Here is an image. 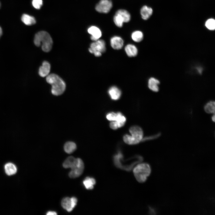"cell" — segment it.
<instances>
[{"label":"cell","instance_id":"33","mask_svg":"<svg viewBox=\"0 0 215 215\" xmlns=\"http://www.w3.org/2000/svg\"><path fill=\"white\" fill-rule=\"evenodd\" d=\"M2 30L1 28L0 27V38L1 36L2 35Z\"/></svg>","mask_w":215,"mask_h":215},{"label":"cell","instance_id":"6","mask_svg":"<svg viewBox=\"0 0 215 215\" xmlns=\"http://www.w3.org/2000/svg\"><path fill=\"white\" fill-rule=\"evenodd\" d=\"M112 6V2L110 0H100L96 5L95 9L99 13H107L110 12Z\"/></svg>","mask_w":215,"mask_h":215},{"label":"cell","instance_id":"7","mask_svg":"<svg viewBox=\"0 0 215 215\" xmlns=\"http://www.w3.org/2000/svg\"><path fill=\"white\" fill-rule=\"evenodd\" d=\"M77 202V198L73 197L71 198L66 197L63 198L61 202L63 208L68 212L71 211L76 205Z\"/></svg>","mask_w":215,"mask_h":215},{"label":"cell","instance_id":"5","mask_svg":"<svg viewBox=\"0 0 215 215\" xmlns=\"http://www.w3.org/2000/svg\"><path fill=\"white\" fill-rule=\"evenodd\" d=\"M90 52L94 54L95 56L99 57L102 55V53L106 51L105 43L102 39H98L92 43L89 48Z\"/></svg>","mask_w":215,"mask_h":215},{"label":"cell","instance_id":"30","mask_svg":"<svg viewBox=\"0 0 215 215\" xmlns=\"http://www.w3.org/2000/svg\"><path fill=\"white\" fill-rule=\"evenodd\" d=\"M110 127L113 130H116L119 128L118 125L116 121H112L110 123Z\"/></svg>","mask_w":215,"mask_h":215},{"label":"cell","instance_id":"14","mask_svg":"<svg viewBox=\"0 0 215 215\" xmlns=\"http://www.w3.org/2000/svg\"><path fill=\"white\" fill-rule=\"evenodd\" d=\"M108 92L111 99L115 100L119 99L121 95V90L115 86L111 87L109 89Z\"/></svg>","mask_w":215,"mask_h":215},{"label":"cell","instance_id":"1","mask_svg":"<svg viewBox=\"0 0 215 215\" xmlns=\"http://www.w3.org/2000/svg\"><path fill=\"white\" fill-rule=\"evenodd\" d=\"M47 82L52 86L51 92L54 96L62 95L66 89V84L64 81L57 75L54 73L49 74L46 76Z\"/></svg>","mask_w":215,"mask_h":215},{"label":"cell","instance_id":"34","mask_svg":"<svg viewBox=\"0 0 215 215\" xmlns=\"http://www.w3.org/2000/svg\"><path fill=\"white\" fill-rule=\"evenodd\" d=\"M0 6H1V4H0Z\"/></svg>","mask_w":215,"mask_h":215},{"label":"cell","instance_id":"9","mask_svg":"<svg viewBox=\"0 0 215 215\" xmlns=\"http://www.w3.org/2000/svg\"><path fill=\"white\" fill-rule=\"evenodd\" d=\"M87 31L91 35L90 39L94 41L98 40L102 36V32L100 30L95 26H92L89 27Z\"/></svg>","mask_w":215,"mask_h":215},{"label":"cell","instance_id":"10","mask_svg":"<svg viewBox=\"0 0 215 215\" xmlns=\"http://www.w3.org/2000/svg\"><path fill=\"white\" fill-rule=\"evenodd\" d=\"M110 43L111 47L115 50L121 49L123 46L124 41L119 36H115L111 38Z\"/></svg>","mask_w":215,"mask_h":215},{"label":"cell","instance_id":"12","mask_svg":"<svg viewBox=\"0 0 215 215\" xmlns=\"http://www.w3.org/2000/svg\"><path fill=\"white\" fill-rule=\"evenodd\" d=\"M79 159V158H76L73 156H69L64 162L63 166L64 168L72 169L77 164Z\"/></svg>","mask_w":215,"mask_h":215},{"label":"cell","instance_id":"18","mask_svg":"<svg viewBox=\"0 0 215 215\" xmlns=\"http://www.w3.org/2000/svg\"><path fill=\"white\" fill-rule=\"evenodd\" d=\"M5 171L6 174L11 176L15 174L17 171L16 166L12 163H8L4 166Z\"/></svg>","mask_w":215,"mask_h":215},{"label":"cell","instance_id":"2","mask_svg":"<svg viewBox=\"0 0 215 215\" xmlns=\"http://www.w3.org/2000/svg\"><path fill=\"white\" fill-rule=\"evenodd\" d=\"M34 43L37 47L42 46V50L45 52H49L51 49L53 41L50 35L47 32L41 31L36 34Z\"/></svg>","mask_w":215,"mask_h":215},{"label":"cell","instance_id":"11","mask_svg":"<svg viewBox=\"0 0 215 215\" xmlns=\"http://www.w3.org/2000/svg\"><path fill=\"white\" fill-rule=\"evenodd\" d=\"M50 69V63L47 61H44L42 63V65L39 69V74L42 77L47 76L49 74Z\"/></svg>","mask_w":215,"mask_h":215},{"label":"cell","instance_id":"29","mask_svg":"<svg viewBox=\"0 0 215 215\" xmlns=\"http://www.w3.org/2000/svg\"><path fill=\"white\" fill-rule=\"evenodd\" d=\"M33 6L36 9H39L42 4V0H33Z\"/></svg>","mask_w":215,"mask_h":215},{"label":"cell","instance_id":"31","mask_svg":"<svg viewBox=\"0 0 215 215\" xmlns=\"http://www.w3.org/2000/svg\"><path fill=\"white\" fill-rule=\"evenodd\" d=\"M57 214L56 212L53 211H49L46 214L47 215H56Z\"/></svg>","mask_w":215,"mask_h":215},{"label":"cell","instance_id":"8","mask_svg":"<svg viewBox=\"0 0 215 215\" xmlns=\"http://www.w3.org/2000/svg\"><path fill=\"white\" fill-rule=\"evenodd\" d=\"M84 165L83 161L79 158L78 163L74 167L71 169L69 173V177L72 178L78 177L81 176L83 173Z\"/></svg>","mask_w":215,"mask_h":215},{"label":"cell","instance_id":"13","mask_svg":"<svg viewBox=\"0 0 215 215\" xmlns=\"http://www.w3.org/2000/svg\"><path fill=\"white\" fill-rule=\"evenodd\" d=\"M152 9L146 5L142 7L140 10V13L142 18L144 20L148 19L153 13Z\"/></svg>","mask_w":215,"mask_h":215},{"label":"cell","instance_id":"27","mask_svg":"<svg viewBox=\"0 0 215 215\" xmlns=\"http://www.w3.org/2000/svg\"><path fill=\"white\" fill-rule=\"evenodd\" d=\"M117 116V113L114 112H109L107 114L106 117L110 121H116Z\"/></svg>","mask_w":215,"mask_h":215},{"label":"cell","instance_id":"15","mask_svg":"<svg viewBox=\"0 0 215 215\" xmlns=\"http://www.w3.org/2000/svg\"><path fill=\"white\" fill-rule=\"evenodd\" d=\"M125 51L127 55L130 57L135 56L137 55L138 50L136 47L134 45L129 44L125 47Z\"/></svg>","mask_w":215,"mask_h":215},{"label":"cell","instance_id":"23","mask_svg":"<svg viewBox=\"0 0 215 215\" xmlns=\"http://www.w3.org/2000/svg\"><path fill=\"white\" fill-rule=\"evenodd\" d=\"M113 21L116 26L119 27H122L124 20L120 14L116 13L113 17Z\"/></svg>","mask_w":215,"mask_h":215},{"label":"cell","instance_id":"3","mask_svg":"<svg viewBox=\"0 0 215 215\" xmlns=\"http://www.w3.org/2000/svg\"><path fill=\"white\" fill-rule=\"evenodd\" d=\"M130 136L125 134L123 137L124 142L129 145L139 143L143 138V133L142 129L139 126L134 125L131 127L129 129Z\"/></svg>","mask_w":215,"mask_h":215},{"label":"cell","instance_id":"24","mask_svg":"<svg viewBox=\"0 0 215 215\" xmlns=\"http://www.w3.org/2000/svg\"><path fill=\"white\" fill-rule=\"evenodd\" d=\"M131 38L133 40L136 42H139L143 39V34L141 31L136 30L133 32L131 34Z\"/></svg>","mask_w":215,"mask_h":215},{"label":"cell","instance_id":"32","mask_svg":"<svg viewBox=\"0 0 215 215\" xmlns=\"http://www.w3.org/2000/svg\"><path fill=\"white\" fill-rule=\"evenodd\" d=\"M211 119L212 121L214 122H215V116L214 113L213 115L211 117Z\"/></svg>","mask_w":215,"mask_h":215},{"label":"cell","instance_id":"19","mask_svg":"<svg viewBox=\"0 0 215 215\" xmlns=\"http://www.w3.org/2000/svg\"><path fill=\"white\" fill-rule=\"evenodd\" d=\"M204 109L205 112L208 113H214L215 111V102L211 101L207 103L204 106Z\"/></svg>","mask_w":215,"mask_h":215},{"label":"cell","instance_id":"17","mask_svg":"<svg viewBox=\"0 0 215 215\" xmlns=\"http://www.w3.org/2000/svg\"><path fill=\"white\" fill-rule=\"evenodd\" d=\"M76 144L72 141L67 142L64 145V148L67 153L71 154L74 152L76 149Z\"/></svg>","mask_w":215,"mask_h":215},{"label":"cell","instance_id":"4","mask_svg":"<svg viewBox=\"0 0 215 215\" xmlns=\"http://www.w3.org/2000/svg\"><path fill=\"white\" fill-rule=\"evenodd\" d=\"M151 170L149 165L142 163L137 165L133 169V173L136 180L139 182H145L150 174Z\"/></svg>","mask_w":215,"mask_h":215},{"label":"cell","instance_id":"25","mask_svg":"<svg viewBox=\"0 0 215 215\" xmlns=\"http://www.w3.org/2000/svg\"><path fill=\"white\" fill-rule=\"evenodd\" d=\"M117 113V116L115 121L118 125L119 128H120L124 125L126 121V118L121 113L118 112Z\"/></svg>","mask_w":215,"mask_h":215},{"label":"cell","instance_id":"20","mask_svg":"<svg viewBox=\"0 0 215 215\" xmlns=\"http://www.w3.org/2000/svg\"><path fill=\"white\" fill-rule=\"evenodd\" d=\"M21 19L24 23L27 25H33L36 22V21L34 17L27 14H23Z\"/></svg>","mask_w":215,"mask_h":215},{"label":"cell","instance_id":"22","mask_svg":"<svg viewBox=\"0 0 215 215\" xmlns=\"http://www.w3.org/2000/svg\"><path fill=\"white\" fill-rule=\"evenodd\" d=\"M116 13L120 14L123 17L125 23L129 22L130 20V14L128 11L125 10L119 9L116 11Z\"/></svg>","mask_w":215,"mask_h":215},{"label":"cell","instance_id":"16","mask_svg":"<svg viewBox=\"0 0 215 215\" xmlns=\"http://www.w3.org/2000/svg\"><path fill=\"white\" fill-rule=\"evenodd\" d=\"M159 83V82L158 80L154 78L151 77L148 80V87L152 91L157 92L159 90L158 85Z\"/></svg>","mask_w":215,"mask_h":215},{"label":"cell","instance_id":"28","mask_svg":"<svg viewBox=\"0 0 215 215\" xmlns=\"http://www.w3.org/2000/svg\"><path fill=\"white\" fill-rule=\"evenodd\" d=\"M161 135L160 133H158L153 135L145 137L143 138L141 141L143 142L155 139L159 137Z\"/></svg>","mask_w":215,"mask_h":215},{"label":"cell","instance_id":"21","mask_svg":"<svg viewBox=\"0 0 215 215\" xmlns=\"http://www.w3.org/2000/svg\"><path fill=\"white\" fill-rule=\"evenodd\" d=\"M83 182L85 188L88 190L92 189L96 182V180L94 178L89 177H86Z\"/></svg>","mask_w":215,"mask_h":215},{"label":"cell","instance_id":"26","mask_svg":"<svg viewBox=\"0 0 215 215\" xmlns=\"http://www.w3.org/2000/svg\"><path fill=\"white\" fill-rule=\"evenodd\" d=\"M205 26L209 30H213L215 28V21L213 19H208L206 22Z\"/></svg>","mask_w":215,"mask_h":215}]
</instances>
